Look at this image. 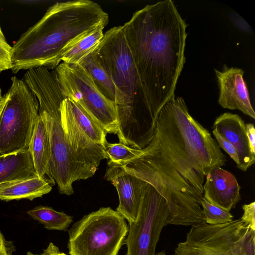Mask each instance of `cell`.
Masks as SVG:
<instances>
[{
    "label": "cell",
    "instance_id": "6da1fadb",
    "mask_svg": "<svg viewBox=\"0 0 255 255\" xmlns=\"http://www.w3.org/2000/svg\"><path fill=\"white\" fill-rule=\"evenodd\" d=\"M140 150L135 157L115 164L152 185L165 199L168 224L205 223L200 200L205 176L227 159L209 130L189 114L182 97H175L163 107L152 139Z\"/></svg>",
    "mask_w": 255,
    "mask_h": 255
},
{
    "label": "cell",
    "instance_id": "7a4b0ae2",
    "mask_svg": "<svg viewBox=\"0 0 255 255\" xmlns=\"http://www.w3.org/2000/svg\"><path fill=\"white\" fill-rule=\"evenodd\" d=\"M123 26L142 94L158 117L163 107L175 97L185 62L187 24L174 2L165 0L136 11Z\"/></svg>",
    "mask_w": 255,
    "mask_h": 255
},
{
    "label": "cell",
    "instance_id": "3957f363",
    "mask_svg": "<svg viewBox=\"0 0 255 255\" xmlns=\"http://www.w3.org/2000/svg\"><path fill=\"white\" fill-rule=\"evenodd\" d=\"M108 22V14L93 1L56 2L13 44L12 73L39 67L55 69L65 52L90 31Z\"/></svg>",
    "mask_w": 255,
    "mask_h": 255
},
{
    "label": "cell",
    "instance_id": "277c9868",
    "mask_svg": "<svg viewBox=\"0 0 255 255\" xmlns=\"http://www.w3.org/2000/svg\"><path fill=\"white\" fill-rule=\"evenodd\" d=\"M22 80L36 96L39 115L47 128L51 148L50 175L57 184L59 193L71 195L74 193V182L92 177L96 170L74 151L63 130L60 108L65 98L55 71L44 67L30 69L24 74Z\"/></svg>",
    "mask_w": 255,
    "mask_h": 255
},
{
    "label": "cell",
    "instance_id": "5b68a950",
    "mask_svg": "<svg viewBox=\"0 0 255 255\" xmlns=\"http://www.w3.org/2000/svg\"><path fill=\"white\" fill-rule=\"evenodd\" d=\"M95 52L100 63L124 97V106L117 113V134L120 138H125L134 130L143 112L150 108L142 94L123 26L113 27L104 33Z\"/></svg>",
    "mask_w": 255,
    "mask_h": 255
},
{
    "label": "cell",
    "instance_id": "8992f818",
    "mask_svg": "<svg viewBox=\"0 0 255 255\" xmlns=\"http://www.w3.org/2000/svg\"><path fill=\"white\" fill-rule=\"evenodd\" d=\"M34 93L14 76L0 105V155L28 149L39 115Z\"/></svg>",
    "mask_w": 255,
    "mask_h": 255
},
{
    "label": "cell",
    "instance_id": "52a82bcc",
    "mask_svg": "<svg viewBox=\"0 0 255 255\" xmlns=\"http://www.w3.org/2000/svg\"><path fill=\"white\" fill-rule=\"evenodd\" d=\"M128 231L125 219L111 208L84 216L68 230L70 255H118Z\"/></svg>",
    "mask_w": 255,
    "mask_h": 255
},
{
    "label": "cell",
    "instance_id": "ba28073f",
    "mask_svg": "<svg viewBox=\"0 0 255 255\" xmlns=\"http://www.w3.org/2000/svg\"><path fill=\"white\" fill-rule=\"evenodd\" d=\"M255 231L241 219L192 226L174 255H255Z\"/></svg>",
    "mask_w": 255,
    "mask_h": 255
},
{
    "label": "cell",
    "instance_id": "9c48e42d",
    "mask_svg": "<svg viewBox=\"0 0 255 255\" xmlns=\"http://www.w3.org/2000/svg\"><path fill=\"white\" fill-rule=\"evenodd\" d=\"M62 95L78 104L108 133L118 131L117 106L97 89L79 65L62 62L54 69Z\"/></svg>",
    "mask_w": 255,
    "mask_h": 255
},
{
    "label": "cell",
    "instance_id": "30bf717a",
    "mask_svg": "<svg viewBox=\"0 0 255 255\" xmlns=\"http://www.w3.org/2000/svg\"><path fill=\"white\" fill-rule=\"evenodd\" d=\"M169 209L165 199L145 182L135 220L129 223L126 255H155L161 231L168 225Z\"/></svg>",
    "mask_w": 255,
    "mask_h": 255
},
{
    "label": "cell",
    "instance_id": "8fae6325",
    "mask_svg": "<svg viewBox=\"0 0 255 255\" xmlns=\"http://www.w3.org/2000/svg\"><path fill=\"white\" fill-rule=\"evenodd\" d=\"M214 70L219 88V105L224 109L238 110L255 119V113L244 79V70L226 64L221 70Z\"/></svg>",
    "mask_w": 255,
    "mask_h": 255
},
{
    "label": "cell",
    "instance_id": "7c38bea8",
    "mask_svg": "<svg viewBox=\"0 0 255 255\" xmlns=\"http://www.w3.org/2000/svg\"><path fill=\"white\" fill-rule=\"evenodd\" d=\"M108 165L104 177L117 191L119 204L116 211L130 223L137 217L145 182L116 164L108 161Z\"/></svg>",
    "mask_w": 255,
    "mask_h": 255
},
{
    "label": "cell",
    "instance_id": "4fadbf2b",
    "mask_svg": "<svg viewBox=\"0 0 255 255\" xmlns=\"http://www.w3.org/2000/svg\"><path fill=\"white\" fill-rule=\"evenodd\" d=\"M60 110L62 127L71 146L87 164L97 171L101 161L108 159L104 147L92 141L76 123L67 98L62 102Z\"/></svg>",
    "mask_w": 255,
    "mask_h": 255
},
{
    "label": "cell",
    "instance_id": "5bb4252c",
    "mask_svg": "<svg viewBox=\"0 0 255 255\" xmlns=\"http://www.w3.org/2000/svg\"><path fill=\"white\" fill-rule=\"evenodd\" d=\"M240 189L233 174L217 167L210 170L205 176L203 197L212 204L230 212L241 199Z\"/></svg>",
    "mask_w": 255,
    "mask_h": 255
},
{
    "label": "cell",
    "instance_id": "9a60e30c",
    "mask_svg": "<svg viewBox=\"0 0 255 255\" xmlns=\"http://www.w3.org/2000/svg\"><path fill=\"white\" fill-rule=\"evenodd\" d=\"M212 129H216L236 149L239 159L238 167L247 171L255 162V153L250 146L244 121L237 114L224 113L215 119Z\"/></svg>",
    "mask_w": 255,
    "mask_h": 255
},
{
    "label": "cell",
    "instance_id": "2e32d148",
    "mask_svg": "<svg viewBox=\"0 0 255 255\" xmlns=\"http://www.w3.org/2000/svg\"><path fill=\"white\" fill-rule=\"evenodd\" d=\"M28 149L32 158L35 173L39 178L55 184L49 169L51 148L45 124L39 115Z\"/></svg>",
    "mask_w": 255,
    "mask_h": 255
},
{
    "label": "cell",
    "instance_id": "e0dca14e",
    "mask_svg": "<svg viewBox=\"0 0 255 255\" xmlns=\"http://www.w3.org/2000/svg\"><path fill=\"white\" fill-rule=\"evenodd\" d=\"M78 65L87 72L99 91L107 99L115 103L118 113L124 106V97L100 63L95 51Z\"/></svg>",
    "mask_w": 255,
    "mask_h": 255
},
{
    "label": "cell",
    "instance_id": "ac0fdd59",
    "mask_svg": "<svg viewBox=\"0 0 255 255\" xmlns=\"http://www.w3.org/2000/svg\"><path fill=\"white\" fill-rule=\"evenodd\" d=\"M37 176L29 149L0 155V185Z\"/></svg>",
    "mask_w": 255,
    "mask_h": 255
},
{
    "label": "cell",
    "instance_id": "d6986e66",
    "mask_svg": "<svg viewBox=\"0 0 255 255\" xmlns=\"http://www.w3.org/2000/svg\"><path fill=\"white\" fill-rule=\"evenodd\" d=\"M50 184L38 176L6 183L0 185V200H32L49 193L52 189Z\"/></svg>",
    "mask_w": 255,
    "mask_h": 255
},
{
    "label": "cell",
    "instance_id": "ffe728a7",
    "mask_svg": "<svg viewBox=\"0 0 255 255\" xmlns=\"http://www.w3.org/2000/svg\"><path fill=\"white\" fill-rule=\"evenodd\" d=\"M105 26L102 25L90 31L63 54L62 62L77 65L94 51L104 36L103 29Z\"/></svg>",
    "mask_w": 255,
    "mask_h": 255
},
{
    "label": "cell",
    "instance_id": "44dd1931",
    "mask_svg": "<svg viewBox=\"0 0 255 255\" xmlns=\"http://www.w3.org/2000/svg\"><path fill=\"white\" fill-rule=\"evenodd\" d=\"M72 115L85 133L95 143L104 147L107 132L78 104L68 99Z\"/></svg>",
    "mask_w": 255,
    "mask_h": 255
},
{
    "label": "cell",
    "instance_id": "7402d4cb",
    "mask_svg": "<svg viewBox=\"0 0 255 255\" xmlns=\"http://www.w3.org/2000/svg\"><path fill=\"white\" fill-rule=\"evenodd\" d=\"M27 213L49 230L65 231L73 222L72 216L47 206L36 207L28 210Z\"/></svg>",
    "mask_w": 255,
    "mask_h": 255
},
{
    "label": "cell",
    "instance_id": "603a6c76",
    "mask_svg": "<svg viewBox=\"0 0 255 255\" xmlns=\"http://www.w3.org/2000/svg\"><path fill=\"white\" fill-rule=\"evenodd\" d=\"M104 149L110 162L121 164L138 156L140 149H135L122 143H111L107 142Z\"/></svg>",
    "mask_w": 255,
    "mask_h": 255
},
{
    "label": "cell",
    "instance_id": "cb8c5ba5",
    "mask_svg": "<svg viewBox=\"0 0 255 255\" xmlns=\"http://www.w3.org/2000/svg\"><path fill=\"white\" fill-rule=\"evenodd\" d=\"M205 222L210 225H221L233 220V216L230 212L214 205L203 197L200 200Z\"/></svg>",
    "mask_w": 255,
    "mask_h": 255
},
{
    "label": "cell",
    "instance_id": "d4e9b609",
    "mask_svg": "<svg viewBox=\"0 0 255 255\" xmlns=\"http://www.w3.org/2000/svg\"><path fill=\"white\" fill-rule=\"evenodd\" d=\"M12 47L6 41L0 26V72L12 68Z\"/></svg>",
    "mask_w": 255,
    "mask_h": 255
},
{
    "label": "cell",
    "instance_id": "484cf974",
    "mask_svg": "<svg viewBox=\"0 0 255 255\" xmlns=\"http://www.w3.org/2000/svg\"><path fill=\"white\" fill-rule=\"evenodd\" d=\"M212 133L216 138L219 147L223 148L236 162L238 168L240 165V159L235 147L216 129H213Z\"/></svg>",
    "mask_w": 255,
    "mask_h": 255
},
{
    "label": "cell",
    "instance_id": "4316f807",
    "mask_svg": "<svg viewBox=\"0 0 255 255\" xmlns=\"http://www.w3.org/2000/svg\"><path fill=\"white\" fill-rule=\"evenodd\" d=\"M242 208L244 213L241 219L249 225L253 230L255 231V202L245 204Z\"/></svg>",
    "mask_w": 255,
    "mask_h": 255
},
{
    "label": "cell",
    "instance_id": "83f0119b",
    "mask_svg": "<svg viewBox=\"0 0 255 255\" xmlns=\"http://www.w3.org/2000/svg\"><path fill=\"white\" fill-rule=\"evenodd\" d=\"M230 19L233 25L238 29L246 33H253V29L252 27L238 13H231Z\"/></svg>",
    "mask_w": 255,
    "mask_h": 255
},
{
    "label": "cell",
    "instance_id": "f1b7e54d",
    "mask_svg": "<svg viewBox=\"0 0 255 255\" xmlns=\"http://www.w3.org/2000/svg\"><path fill=\"white\" fill-rule=\"evenodd\" d=\"M11 243L7 241L0 231V255H12Z\"/></svg>",
    "mask_w": 255,
    "mask_h": 255
},
{
    "label": "cell",
    "instance_id": "f546056e",
    "mask_svg": "<svg viewBox=\"0 0 255 255\" xmlns=\"http://www.w3.org/2000/svg\"><path fill=\"white\" fill-rule=\"evenodd\" d=\"M247 133L248 137L250 148L255 153V128L252 123L246 124Z\"/></svg>",
    "mask_w": 255,
    "mask_h": 255
},
{
    "label": "cell",
    "instance_id": "4dcf8cb0",
    "mask_svg": "<svg viewBox=\"0 0 255 255\" xmlns=\"http://www.w3.org/2000/svg\"><path fill=\"white\" fill-rule=\"evenodd\" d=\"M60 253L59 248L53 243H50L41 254L37 255L28 252L26 255H58Z\"/></svg>",
    "mask_w": 255,
    "mask_h": 255
},
{
    "label": "cell",
    "instance_id": "1f68e13d",
    "mask_svg": "<svg viewBox=\"0 0 255 255\" xmlns=\"http://www.w3.org/2000/svg\"><path fill=\"white\" fill-rule=\"evenodd\" d=\"M157 255H166L164 252V251H161L159 253H158Z\"/></svg>",
    "mask_w": 255,
    "mask_h": 255
},
{
    "label": "cell",
    "instance_id": "d6a6232c",
    "mask_svg": "<svg viewBox=\"0 0 255 255\" xmlns=\"http://www.w3.org/2000/svg\"><path fill=\"white\" fill-rule=\"evenodd\" d=\"M2 99V96L1 95V89L0 88V104H1V102Z\"/></svg>",
    "mask_w": 255,
    "mask_h": 255
},
{
    "label": "cell",
    "instance_id": "836d02e7",
    "mask_svg": "<svg viewBox=\"0 0 255 255\" xmlns=\"http://www.w3.org/2000/svg\"><path fill=\"white\" fill-rule=\"evenodd\" d=\"M58 255H67L63 253H60Z\"/></svg>",
    "mask_w": 255,
    "mask_h": 255
}]
</instances>
